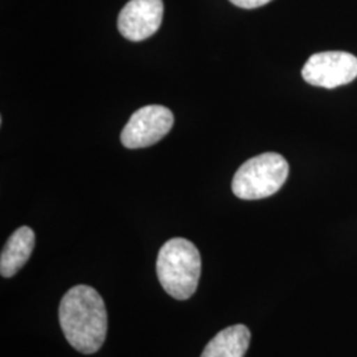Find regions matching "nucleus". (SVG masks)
Here are the masks:
<instances>
[{
  "instance_id": "f257e3e1",
  "label": "nucleus",
  "mask_w": 357,
  "mask_h": 357,
  "mask_svg": "<svg viewBox=\"0 0 357 357\" xmlns=\"http://www.w3.org/2000/svg\"><path fill=\"white\" fill-rule=\"evenodd\" d=\"M59 319L65 339L76 351L91 355L101 349L107 333L102 296L86 284H77L60 302Z\"/></svg>"
},
{
  "instance_id": "f03ea898",
  "label": "nucleus",
  "mask_w": 357,
  "mask_h": 357,
  "mask_svg": "<svg viewBox=\"0 0 357 357\" xmlns=\"http://www.w3.org/2000/svg\"><path fill=\"white\" fill-rule=\"evenodd\" d=\"M156 274L168 295L178 301L190 299L202 274V257L197 248L185 238H171L159 250Z\"/></svg>"
},
{
  "instance_id": "7ed1b4c3",
  "label": "nucleus",
  "mask_w": 357,
  "mask_h": 357,
  "mask_svg": "<svg viewBox=\"0 0 357 357\" xmlns=\"http://www.w3.org/2000/svg\"><path fill=\"white\" fill-rule=\"evenodd\" d=\"M289 176L287 160L277 153L257 155L240 167L231 191L243 200H259L280 191Z\"/></svg>"
},
{
  "instance_id": "20e7f679",
  "label": "nucleus",
  "mask_w": 357,
  "mask_h": 357,
  "mask_svg": "<svg viewBox=\"0 0 357 357\" xmlns=\"http://www.w3.org/2000/svg\"><path fill=\"white\" fill-rule=\"evenodd\" d=\"M303 79L312 86L335 89L357 77V57L348 52H320L312 54L302 69Z\"/></svg>"
},
{
  "instance_id": "39448f33",
  "label": "nucleus",
  "mask_w": 357,
  "mask_h": 357,
  "mask_svg": "<svg viewBox=\"0 0 357 357\" xmlns=\"http://www.w3.org/2000/svg\"><path fill=\"white\" fill-rule=\"evenodd\" d=\"M174 126V114L160 105H149L130 116L121 132L126 149H144L163 139Z\"/></svg>"
},
{
  "instance_id": "423d86ee",
  "label": "nucleus",
  "mask_w": 357,
  "mask_h": 357,
  "mask_svg": "<svg viewBox=\"0 0 357 357\" xmlns=\"http://www.w3.org/2000/svg\"><path fill=\"white\" fill-rule=\"evenodd\" d=\"M163 13V0H130L118 16V29L131 41L146 40L159 29Z\"/></svg>"
},
{
  "instance_id": "0eeeda50",
  "label": "nucleus",
  "mask_w": 357,
  "mask_h": 357,
  "mask_svg": "<svg viewBox=\"0 0 357 357\" xmlns=\"http://www.w3.org/2000/svg\"><path fill=\"white\" fill-rule=\"evenodd\" d=\"M36 236L29 227L15 230L4 245L0 255V274L4 278H11L19 273L29 259L35 248Z\"/></svg>"
},
{
  "instance_id": "6e6552de",
  "label": "nucleus",
  "mask_w": 357,
  "mask_h": 357,
  "mask_svg": "<svg viewBox=\"0 0 357 357\" xmlns=\"http://www.w3.org/2000/svg\"><path fill=\"white\" fill-rule=\"evenodd\" d=\"M250 344V331L243 324L230 326L218 332L205 345L200 357H243Z\"/></svg>"
},
{
  "instance_id": "1a4fd4ad",
  "label": "nucleus",
  "mask_w": 357,
  "mask_h": 357,
  "mask_svg": "<svg viewBox=\"0 0 357 357\" xmlns=\"http://www.w3.org/2000/svg\"><path fill=\"white\" fill-rule=\"evenodd\" d=\"M229 1L240 8L253 10V8H258V7L268 4V1H271V0H229Z\"/></svg>"
}]
</instances>
